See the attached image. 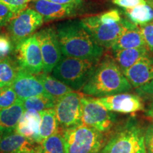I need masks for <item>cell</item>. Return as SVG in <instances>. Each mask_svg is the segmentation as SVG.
Masks as SVG:
<instances>
[{
  "mask_svg": "<svg viewBox=\"0 0 153 153\" xmlns=\"http://www.w3.org/2000/svg\"><path fill=\"white\" fill-rule=\"evenodd\" d=\"M100 60H85L63 55L53 70V76L73 90H79L90 79Z\"/></svg>",
  "mask_w": 153,
  "mask_h": 153,
  "instance_id": "3",
  "label": "cell"
},
{
  "mask_svg": "<svg viewBox=\"0 0 153 153\" xmlns=\"http://www.w3.org/2000/svg\"><path fill=\"white\" fill-rule=\"evenodd\" d=\"M63 130L59 128V131L43 140L40 143V153H65Z\"/></svg>",
  "mask_w": 153,
  "mask_h": 153,
  "instance_id": "24",
  "label": "cell"
},
{
  "mask_svg": "<svg viewBox=\"0 0 153 153\" xmlns=\"http://www.w3.org/2000/svg\"><path fill=\"white\" fill-rule=\"evenodd\" d=\"M24 111L23 101L19 99L12 106L0 108V133L1 135L15 131Z\"/></svg>",
  "mask_w": 153,
  "mask_h": 153,
  "instance_id": "19",
  "label": "cell"
},
{
  "mask_svg": "<svg viewBox=\"0 0 153 153\" xmlns=\"http://www.w3.org/2000/svg\"><path fill=\"white\" fill-rule=\"evenodd\" d=\"M11 87L16 92L18 99L22 101L29 97L47 94L37 75L30 73L19 67Z\"/></svg>",
  "mask_w": 153,
  "mask_h": 153,
  "instance_id": "14",
  "label": "cell"
},
{
  "mask_svg": "<svg viewBox=\"0 0 153 153\" xmlns=\"http://www.w3.org/2000/svg\"><path fill=\"white\" fill-rule=\"evenodd\" d=\"M36 34L43 57V72L48 74L60 62L62 54L56 30L52 27H47Z\"/></svg>",
  "mask_w": 153,
  "mask_h": 153,
  "instance_id": "12",
  "label": "cell"
},
{
  "mask_svg": "<svg viewBox=\"0 0 153 153\" xmlns=\"http://www.w3.org/2000/svg\"><path fill=\"white\" fill-rule=\"evenodd\" d=\"M81 22L94 40L104 48H111L131 23L123 18L120 22L106 24L101 22L98 15L85 17Z\"/></svg>",
  "mask_w": 153,
  "mask_h": 153,
  "instance_id": "6",
  "label": "cell"
},
{
  "mask_svg": "<svg viewBox=\"0 0 153 153\" xmlns=\"http://www.w3.org/2000/svg\"><path fill=\"white\" fill-rule=\"evenodd\" d=\"M16 15L9 7L0 2V26L8 24Z\"/></svg>",
  "mask_w": 153,
  "mask_h": 153,
  "instance_id": "32",
  "label": "cell"
},
{
  "mask_svg": "<svg viewBox=\"0 0 153 153\" xmlns=\"http://www.w3.org/2000/svg\"><path fill=\"white\" fill-rule=\"evenodd\" d=\"M145 146L146 153H153V124L149 126L145 133Z\"/></svg>",
  "mask_w": 153,
  "mask_h": 153,
  "instance_id": "34",
  "label": "cell"
},
{
  "mask_svg": "<svg viewBox=\"0 0 153 153\" xmlns=\"http://www.w3.org/2000/svg\"><path fill=\"white\" fill-rule=\"evenodd\" d=\"M19 68L9 57L0 60V89L12 85Z\"/></svg>",
  "mask_w": 153,
  "mask_h": 153,
  "instance_id": "25",
  "label": "cell"
},
{
  "mask_svg": "<svg viewBox=\"0 0 153 153\" xmlns=\"http://www.w3.org/2000/svg\"><path fill=\"white\" fill-rule=\"evenodd\" d=\"M63 55L75 58L100 60L102 48L84 27L81 20H68L55 28Z\"/></svg>",
  "mask_w": 153,
  "mask_h": 153,
  "instance_id": "1",
  "label": "cell"
},
{
  "mask_svg": "<svg viewBox=\"0 0 153 153\" xmlns=\"http://www.w3.org/2000/svg\"><path fill=\"white\" fill-rule=\"evenodd\" d=\"M33 0H0V2L9 7L16 15L27 8Z\"/></svg>",
  "mask_w": 153,
  "mask_h": 153,
  "instance_id": "28",
  "label": "cell"
},
{
  "mask_svg": "<svg viewBox=\"0 0 153 153\" xmlns=\"http://www.w3.org/2000/svg\"><path fill=\"white\" fill-rule=\"evenodd\" d=\"M97 99L110 111L132 114L143 109L142 99L139 96L133 94L120 93Z\"/></svg>",
  "mask_w": 153,
  "mask_h": 153,
  "instance_id": "13",
  "label": "cell"
},
{
  "mask_svg": "<svg viewBox=\"0 0 153 153\" xmlns=\"http://www.w3.org/2000/svg\"><path fill=\"white\" fill-rule=\"evenodd\" d=\"M148 116H150L151 118H153V103L152 104V105H151L150 110H149L148 112Z\"/></svg>",
  "mask_w": 153,
  "mask_h": 153,
  "instance_id": "36",
  "label": "cell"
},
{
  "mask_svg": "<svg viewBox=\"0 0 153 153\" xmlns=\"http://www.w3.org/2000/svg\"><path fill=\"white\" fill-rule=\"evenodd\" d=\"M15 51L19 68L35 75L43 72V57L36 33L19 42Z\"/></svg>",
  "mask_w": 153,
  "mask_h": 153,
  "instance_id": "10",
  "label": "cell"
},
{
  "mask_svg": "<svg viewBox=\"0 0 153 153\" xmlns=\"http://www.w3.org/2000/svg\"><path fill=\"white\" fill-rule=\"evenodd\" d=\"M100 21L106 24H115L120 22L123 19L120 16V11L117 9H113L98 15Z\"/></svg>",
  "mask_w": 153,
  "mask_h": 153,
  "instance_id": "29",
  "label": "cell"
},
{
  "mask_svg": "<svg viewBox=\"0 0 153 153\" xmlns=\"http://www.w3.org/2000/svg\"><path fill=\"white\" fill-rule=\"evenodd\" d=\"M41 115V123L38 135L39 144L43 140L57 133L60 128L54 108L42 111Z\"/></svg>",
  "mask_w": 153,
  "mask_h": 153,
  "instance_id": "23",
  "label": "cell"
},
{
  "mask_svg": "<svg viewBox=\"0 0 153 153\" xmlns=\"http://www.w3.org/2000/svg\"><path fill=\"white\" fill-rule=\"evenodd\" d=\"M84 95L70 91L57 99L54 109L59 126L62 130L82 125V98Z\"/></svg>",
  "mask_w": 153,
  "mask_h": 153,
  "instance_id": "7",
  "label": "cell"
},
{
  "mask_svg": "<svg viewBox=\"0 0 153 153\" xmlns=\"http://www.w3.org/2000/svg\"><path fill=\"white\" fill-rule=\"evenodd\" d=\"M18 99L13 88L6 87L0 89V108H5L12 106Z\"/></svg>",
  "mask_w": 153,
  "mask_h": 153,
  "instance_id": "27",
  "label": "cell"
},
{
  "mask_svg": "<svg viewBox=\"0 0 153 153\" xmlns=\"http://www.w3.org/2000/svg\"><path fill=\"white\" fill-rule=\"evenodd\" d=\"M30 4L32 8L41 14L45 22L73 16L80 9L76 6L60 4L48 0H33Z\"/></svg>",
  "mask_w": 153,
  "mask_h": 153,
  "instance_id": "15",
  "label": "cell"
},
{
  "mask_svg": "<svg viewBox=\"0 0 153 153\" xmlns=\"http://www.w3.org/2000/svg\"><path fill=\"white\" fill-rule=\"evenodd\" d=\"M62 135L65 153H98L105 145L104 133L83 124L63 130Z\"/></svg>",
  "mask_w": 153,
  "mask_h": 153,
  "instance_id": "4",
  "label": "cell"
},
{
  "mask_svg": "<svg viewBox=\"0 0 153 153\" xmlns=\"http://www.w3.org/2000/svg\"><path fill=\"white\" fill-rule=\"evenodd\" d=\"M43 17L32 8H26L16 15L9 23L8 31L11 41L16 45L29 37L43 25Z\"/></svg>",
  "mask_w": 153,
  "mask_h": 153,
  "instance_id": "9",
  "label": "cell"
},
{
  "mask_svg": "<svg viewBox=\"0 0 153 153\" xmlns=\"http://www.w3.org/2000/svg\"><path fill=\"white\" fill-rule=\"evenodd\" d=\"M48 1H52V2L57 4H60L72 5L81 7L82 4H83L84 0H48Z\"/></svg>",
  "mask_w": 153,
  "mask_h": 153,
  "instance_id": "35",
  "label": "cell"
},
{
  "mask_svg": "<svg viewBox=\"0 0 153 153\" xmlns=\"http://www.w3.org/2000/svg\"><path fill=\"white\" fill-rule=\"evenodd\" d=\"M147 3L150 4L151 7H153V0H147Z\"/></svg>",
  "mask_w": 153,
  "mask_h": 153,
  "instance_id": "37",
  "label": "cell"
},
{
  "mask_svg": "<svg viewBox=\"0 0 153 153\" xmlns=\"http://www.w3.org/2000/svg\"><path fill=\"white\" fill-rule=\"evenodd\" d=\"M115 5L118 6L123 9H131L147 4V0H112Z\"/></svg>",
  "mask_w": 153,
  "mask_h": 153,
  "instance_id": "33",
  "label": "cell"
},
{
  "mask_svg": "<svg viewBox=\"0 0 153 153\" xmlns=\"http://www.w3.org/2000/svg\"><path fill=\"white\" fill-rule=\"evenodd\" d=\"M131 89L132 86L114 59L106 55L99 61L82 91L88 96L101 98L126 93Z\"/></svg>",
  "mask_w": 153,
  "mask_h": 153,
  "instance_id": "2",
  "label": "cell"
},
{
  "mask_svg": "<svg viewBox=\"0 0 153 153\" xmlns=\"http://www.w3.org/2000/svg\"><path fill=\"white\" fill-rule=\"evenodd\" d=\"M1 133H0V140H1Z\"/></svg>",
  "mask_w": 153,
  "mask_h": 153,
  "instance_id": "38",
  "label": "cell"
},
{
  "mask_svg": "<svg viewBox=\"0 0 153 153\" xmlns=\"http://www.w3.org/2000/svg\"><path fill=\"white\" fill-rule=\"evenodd\" d=\"M81 101L82 124L94 128L103 133L109 131L114 126V114L101 105L97 98L84 96Z\"/></svg>",
  "mask_w": 153,
  "mask_h": 153,
  "instance_id": "8",
  "label": "cell"
},
{
  "mask_svg": "<svg viewBox=\"0 0 153 153\" xmlns=\"http://www.w3.org/2000/svg\"><path fill=\"white\" fill-rule=\"evenodd\" d=\"M37 76L43 84L47 94L51 96L57 101L66 94L74 91L65 84L48 73L43 72L38 74Z\"/></svg>",
  "mask_w": 153,
  "mask_h": 153,
  "instance_id": "21",
  "label": "cell"
},
{
  "mask_svg": "<svg viewBox=\"0 0 153 153\" xmlns=\"http://www.w3.org/2000/svg\"><path fill=\"white\" fill-rule=\"evenodd\" d=\"M149 51L153 52V22L140 27Z\"/></svg>",
  "mask_w": 153,
  "mask_h": 153,
  "instance_id": "31",
  "label": "cell"
},
{
  "mask_svg": "<svg viewBox=\"0 0 153 153\" xmlns=\"http://www.w3.org/2000/svg\"><path fill=\"white\" fill-rule=\"evenodd\" d=\"M12 41L5 36H0V60L8 57L12 51Z\"/></svg>",
  "mask_w": 153,
  "mask_h": 153,
  "instance_id": "30",
  "label": "cell"
},
{
  "mask_svg": "<svg viewBox=\"0 0 153 153\" xmlns=\"http://www.w3.org/2000/svg\"><path fill=\"white\" fill-rule=\"evenodd\" d=\"M0 153H40V144L14 131L1 137Z\"/></svg>",
  "mask_w": 153,
  "mask_h": 153,
  "instance_id": "16",
  "label": "cell"
},
{
  "mask_svg": "<svg viewBox=\"0 0 153 153\" xmlns=\"http://www.w3.org/2000/svg\"><path fill=\"white\" fill-rule=\"evenodd\" d=\"M123 13L132 24L139 27L153 22V7L148 3L131 9H123Z\"/></svg>",
  "mask_w": 153,
  "mask_h": 153,
  "instance_id": "22",
  "label": "cell"
},
{
  "mask_svg": "<svg viewBox=\"0 0 153 153\" xmlns=\"http://www.w3.org/2000/svg\"><path fill=\"white\" fill-rule=\"evenodd\" d=\"M149 51H150L148 47H141L137 48L120 50L113 53L114 54L115 61L124 74L140 59L148 55Z\"/></svg>",
  "mask_w": 153,
  "mask_h": 153,
  "instance_id": "20",
  "label": "cell"
},
{
  "mask_svg": "<svg viewBox=\"0 0 153 153\" xmlns=\"http://www.w3.org/2000/svg\"><path fill=\"white\" fill-rule=\"evenodd\" d=\"M132 87L140 94H153V57L146 55L125 72Z\"/></svg>",
  "mask_w": 153,
  "mask_h": 153,
  "instance_id": "11",
  "label": "cell"
},
{
  "mask_svg": "<svg viewBox=\"0 0 153 153\" xmlns=\"http://www.w3.org/2000/svg\"><path fill=\"white\" fill-rule=\"evenodd\" d=\"M57 100L48 94L36 96L23 100L25 110L32 109L41 112L42 111L54 108Z\"/></svg>",
  "mask_w": 153,
  "mask_h": 153,
  "instance_id": "26",
  "label": "cell"
},
{
  "mask_svg": "<svg viewBox=\"0 0 153 153\" xmlns=\"http://www.w3.org/2000/svg\"><path fill=\"white\" fill-rule=\"evenodd\" d=\"M100 153H146L145 133L137 126H126L108 140Z\"/></svg>",
  "mask_w": 153,
  "mask_h": 153,
  "instance_id": "5",
  "label": "cell"
},
{
  "mask_svg": "<svg viewBox=\"0 0 153 153\" xmlns=\"http://www.w3.org/2000/svg\"><path fill=\"white\" fill-rule=\"evenodd\" d=\"M141 47H148L145 43L140 28L131 22L127 28L119 36L112 47L113 52L120 50L137 48Z\"/></svg>",
  "mask_w": 153,
  "mask_h": 153,
  "instance_id": "18",
  "label": "cell"
},
{
  "mask_svg": "<svg viewBox=\"0 0 153 153\" xmlns=\"http://www.w3.org/2000/svg\"><path fill=\"white\" fill-rule=\"evenodd\" d=\"M151 119H152L153 120V118H151Z\"/></svg>",
  "mask_w": 153,
  "mask_h": 153,
  "instance_id": "39",
  "label": "cell"
},
{
  "mask_svg": "<svg viewBox=\"0 0 153 153\" xmlns=\"http://www.w3.org/2000/svg\"><path fill=\"white\" fill-rule=\"evenodd\" d=\"M41 123V112L32 109L25 110L17 124L15 132L39 144L38 135Z\"/></svg>",
  "mask_w": 153,
  "mask_h": 153,
  "instance_id": "17",
  "label": "cell"
}]
</instances>
